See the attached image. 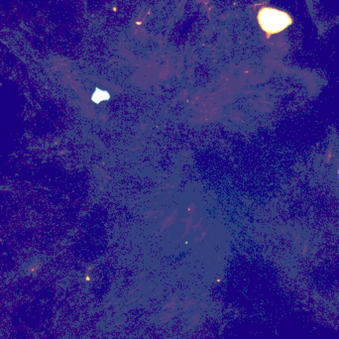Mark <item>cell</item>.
I'll list each match as a JSON object with an SVG mask.
<instances>
[{
	"mask_svg": "<svg viewBox=\"0 0 339 339\" xmlns=\"http://www.w3.org/2000/svg\"><path fill=\"white\" fill-rule=\"evenodd\" d=\"M257 20L261 29L268 35L278 34L293 24L291 15L272 7L261 8L257 15Z\"/></svg>",
	"mask_w": 339,
	"mask_h": 339,
	"instance_id": "obj_1",
	"label": "cell"
}]
</instances>
